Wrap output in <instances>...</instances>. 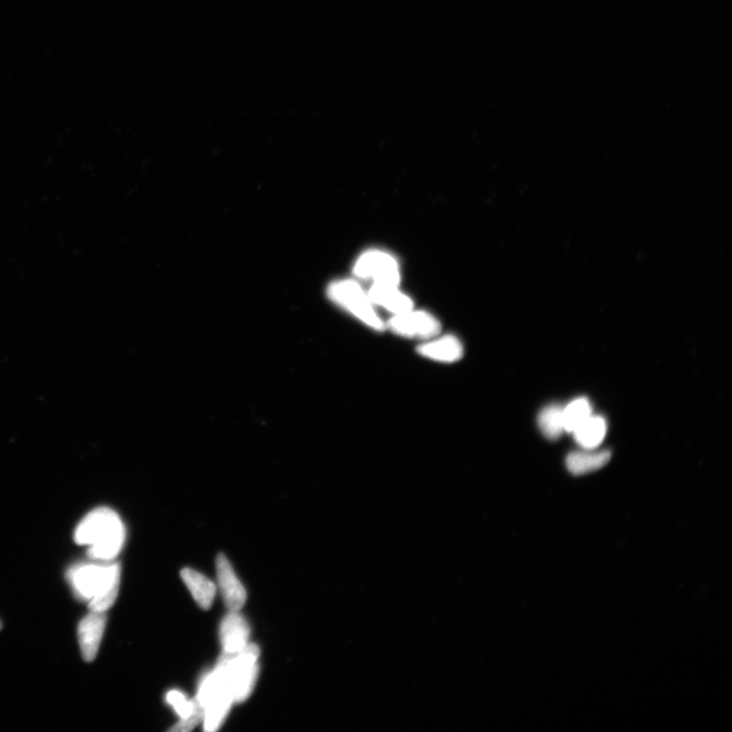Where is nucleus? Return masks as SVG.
Segmentation results:
<instances>
[{
  "mask_svg": "<svg viewBox=\"0 0 732 732\" xmlns=\"http://www.w3.org/2000/svg\"><path fill=\"white\" fill-rule=\"evenodd\" d=\"M121 575L118 563H83L69 571L68 580L77 598L89 602L91 611L105 612L117 599Z\"/></svg>",
  "mask_w": 732,
  "mask_h": 732,
  "instance_id": "nucleus-1",
  "label": "nucleus"
},
{
  "mask_svg": "<svg viewBox=\"0 0 732 732\" xmlns=\"http://www.w3.org/2000/svg\"><path fill=\"white\" fill-rule=\"evenodd\" d=\"M124 540V525L108 508H99L87 514L75 532L77 544L89 546L87 555L103 562L114 560L122 552Z\"/></svg>",
  "mask_w": 732,
  "mask_h": 732,
  "instance_id": "nucleus-2",
  "label": "nucleus"
},
{
  "mask_svg": "<svg viewBox=\"0 0 732 732\" xmlns=\"http://www.w3.org/2000/svg\"><path fill=\"white\" fill-rule=\"evenodd\" d=\"M260 648L248 644L235 654L223 652L217 668L224 675L234 703L244 702L252 693L259 675Z\"/></svg>",
  "mask_w": 732,
  "mask_h": 732,
  "instance_id": "nucleus-3",
  "label": "nucleus"
},
{
  "mask_svg": "<svg viewBox=\"0 0 732 732\" xmlns=\"http://www.w3.org/2000/svg\"><path fill=\"white\" fill-rule=\"evenodd\" d=\"M327 296L334 304L344 309L373 331L383 332L386 324L377 313L368 292L352 279L333 281L327 288Z\"/></svg>",
  "mask_w": 732,
  "mask_h": 732,
  "instance_id": "nucleus-4",
  "label": "nucleus"
},
{
  "mask_svg": "<svg viewBox=\"0 0 732 732\" xmlns=\"http://www.w3.org/2000/svg\"><path fill=\"white\" fill-rule=\"evenodd\" d=\"M196 699L204 708V727L209 732L222 726L234 703L224 675L216 666L203 679Z\"/></svg>",
  "mask_w": 732,
  "mask_h": 732,
  "instance_id": "nucleus-5",
  "label": "nucleus"
},
{
  "mask_svg": "<svg viewBox=\"0 0 732 732\" xmlns=\"http://www.w3.org/2000/svg\"><path fill=\"white\" fill-rule=\"evenodd\" d=\"M353 274L358 279L372 283L399 285L401 270L399 261L380 250H369L361 254L353 266Z\"/></svg>",
  "mask_w": 732,
  "mask_h": 732,
  "instance_id": "nucleus-6",
  "label": "nucleus"
},
{
  "mask_svg": "<svg viewBox=\"0 0 732 732\" xmlns=\"http://www.w3.org/2000/svg\"><path fill=\"white\" fill-rule=\"evenodd\" d=\"M386 328L398 336L426 341L439 335L441 323L425 310L411 309L409 312L394 315L386 324Z\"/></svg>",
  "mask_w": 732,
  "mask_h": 732,
  "instance_id": "nucleus-7",
  "label": "nucleus"
},
{
  "mask_svg": "<svg viewBox=\"0 0 732 732\" xmlns=\"http://www.w3.org/2000/svg\"><path fill=\"white\" fill-rule=\"evenodd\" d=\"M106 615L102 611H91L78 627V639L86 663L96 658L106 627Z\"/></svg>",
  "mask_w": 732,
  "mask_h": 732,
  "instance_id": "nucleus-8",
  "label": "nucleus"
},
{
  "mask_svg": "<svg viewBox=\"0 0 732 732\" xmlns=\"http://www.w3.org/2000/svg\"><path fill=\"white\" fill-rule=\"evenodd\" d=\"M216 572L218 586L226 608L229 610L240 611L246 601V591L235 575L232 563L223 554L217 556Z\"/></svg>",
  "mask_w": 732,
  "mask_h": 732,
  "instance_id": "nucleus-9",
  "label": "nucleus"
},
{
  "mask_svg": "<svg viewBox=\"0 0 732 732\" xmlns=\"http://www.w3.org/2000/svg\"><path fill=\"white\" fill-rule=\"evenodd\" d=\"M250 626L238 611L230 610L222 619L220 640L223 652L235 654L249 644Z\"/></svg>",
  "mask_w": 732,
  "mask_h": 732,
  "instance_id": "nucleus-10",
  "label": "nucleus"
},
{
  "mask_svg": "<svg viewBox=\"0 0 732 732\" xmlns=\"http://www.w3.org/2000/svg\"><path fill=\"white\" fill-rule=\"evenodd\" d=\"M368 294L373 305L383 307L393 316L415 308L413 300L399 289V285L373 283Z\"/></svg>",
  "mask_w": 732,
  "mask_h": 732,
  "instance_id": "nucleus-11",
  "label": "nucleus"
},
{
  "mask_svg": "<svg viewBox=\"0 0 732 732\" xmlns=\"http://www.w3.org/2000/svg\"><path fill=\"white\" fill-rule=\"evenodd\" d=\"M417 352L434 361L453 363L462 358L464 348L457 337L445 335L426 340L417 347Z\"/></svg>",
  "mask_w": 732,
  "mask_h": 732,
  "instance_id": "nucleus-12",
  "label": "nucleus"
},
{
  "mask_svg": "<svg viewBox=\"0 0 732 732\" xmlns=\"http://www.w3.org/2000/svg\"><path fill=\"white\" fill-rule=\"evenodd\" d=\"M610 458L611 453L608 450L583 449L569 453L566 464L572 474L583 475L606 466Z\"/></svg>",
  "mask_w": 732,
  "mask_h": 732,
  "instance_id": "nucleus-13",
  "label": "nucleus"
},
{
  "mask_svg": "<svg viewBox=\"0 0 732 732\" xmlns=\"http://www.w3.org/2000/svg\"><path fill=\"white\" fill-rule=\"evenodd\" d=\"M181 579L196 602L203 609H209L216 596V586L208 578L192 569H183Z\"/></svg>",
  "mask_w": 732,
  "mask_h": 732,
  "instance_id": "nucleus-14",
  "label": "nucleus"
},
{
  "mask_svg": "<svg viewBox=\"0 0 732 732\" xmlns=\"http://www.w3.org/2000/svg\"><path fill=\"white\" fill-rule=\"evenodd\" d=\"M608 425L606 419L599 416H592L579 426L574 435L577 444L582 449H596L599 447L606 437Z\"/></svg>",
  "mask_w": 732,
  "mask_h": 732,
  "instance_id": "nucleus-15",
  "label": "nucleus"
},
{
  "mask_svg": "<svg viewBox=\"0 0 732 732\" xmlns=\"http://www.w3.org/2000/svg\"><path fill=\"white\" fill-rule=\"evenodd\" d=\"M563 410V406L551 404L539 413L538 426L548 440H558L566 432L564 431Z\"/></svg>",
  "mask_w": 732,
  "mask_h": 732,
  "instance_id": "nucleus-16",
  "label": "nucleus"
},
{
  "mask_svg": "<svg viewBox=\"0 0 732 732\" xmlns=\"http://www.w3.org/2000/svg\"><path fill=\"white\" fill-rule=\"evenodd\" d=\"M563 416L564 431L572 434L593 416L592 406L586 398H578L564 406Z\"/></svg>",
  "mask_w": 732,
  "mask_h": 732,
  "instance_id": "nucleus-17",
  "label": "nucleus"
},
{
  "mask_svg": "<svg viewBox=\"0 0 732 732\" xmlns=\"http://www.w3.org/2000/svg\"><path fill=\"white\" fill-rule=\"evenodd\" d=\"M166 701L173 707L180 719L187 718L192 715L197 707V700H188L179 691H170L166 696Z\"/></svg>",
  "mask_w": 732,
  "mask_h": 732,
  "instance_id": "nucleus-18",
  "label": "nucleus"
},
{
  "mask_svg": "<svg viewBox=\"0 0 732 732\" xmlns=\"http://www.w3.org/2000/svg\"><path fill=\"white\" fill-rule=\"evenodd\" d=\"M197 700V699H196ZM204 720V708L203 706L198 703L197 700V707L195 712L188 716L187 718H182L178 724H175L173 727L170 728V731L174 732H187L193 730L197 724H200Z\"/></svg>",
  "mask_w": 732,
  "mask_h": 732,
  "instance_id": "nucleus-19",
  "label": "nucleus"
},
{
  "mask_svg": "<svg viewBox=\"0 0 732 732\" xmlns=\"http://www.w3.org/2000/svg\"><path fill=\"white\" fill-rule=\"evenodd\" d=\"M2 628H3V624H2V622H0V631H2Z\"/></svg>",
  "mask_w": 732,
  "mask_h": 732,
  "instance_id": "nucleus-20",
  "label": "nucleus"
}]
</instances>
